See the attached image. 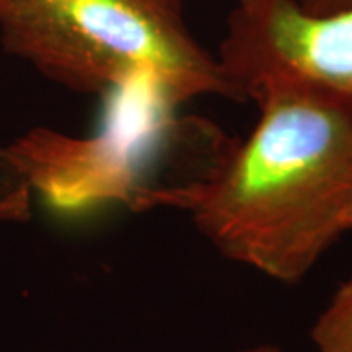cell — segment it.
Returning <instances> with one entry per match:
<instances>
[{
	"label": "cell",
	"instance_id": "1",
	"mask_svg": "<svg viewBox=\"0 0 352 352\" xmlns=\"http://www.w3.org/2000/svg\"><path fill=\"white\" fill-rule=\"evenodd\" d=\"M258 122L208 178L166 190L226 258L296 284L352 231V96L292 75L249 90Z\"/></svg>",
	"mask_w": 352,
	"mask_h": 352
},
{
	"label": "cell",
	"instance_id": "2",
	"mask_svg": "<svg viewBox=\"0 0 352 352\" xmlns=\"http://www.w3.org/2000/svg\"><path fill=\"white\" fill-rule=\"evenodd\" d=\"M0 43L82 94L147 85L168 108L239 98L217 55L192 34L182 0H10L0 10Z\"/></svg>",
	"mask_w": 352,
	"mask_h": 352
},
{
	"label": "cell",
	"instance_id": "3",
	"mask_svg": "<svg viewBox=\"0 0 352 352\" xmlns=\"http://www.w3.org/2000/svg\"><path fill=\"white\" fill-rule=\"evenodd\" d=\"M215 55L239 100L276 75L309 78L352 96V8L314 16L294 0L233 4Z\"/></svg>",
	"mask_w": 352,
	"mask_h": 352
},
{
	"label": "cell",
	"instance_id": "4",
	"mask_svg": "<svg viewBox=\"0 0 352 352\" xmlns=\"http://www.w3.org/2000/svg\"><path fill=\"white\" fill-rule=\"evenodd\" d=\"M311 337L317 352H352V278L337 289Z\"/></svg>",
	"mask_w": 352,
	"mask_h": 352
},
{
	"label": "cell",
	"instance_id": "5",
	"mask_svg": "<svg viewBox=\"0 0 352 352\" xmlns=\"http://www.w3.org/2000/svg\"><path fill=\"white\" fill-rule=\"evenodd\" d=\"M303 12L314 16H327V14L342 12L352 8V0H294Z\"/></svg>",
	"mask_w": 352,
	"mask_h": 352
},
{
	"label": "cell",
	"instance_id": "6",
	"mask_svg": "<svg viewBox=\"0 0 352 352\" xmlns=\"http://www.w3.org/2000/svg\"><path fill=\"white\" fill-rule=\"evenodd\" d=\"M245 352H282L276 346H256V349H251V351H245Z\"/></svg>",
	"mask_w": 352,
	"mask_h": 352
},
{
	"label": "cell",
	"instance_id": "7",
	"mask_svg": "<svg viewBox=\"0 0 352 352\" xmlns=\"http://www.w3.org/2000/svg\"><path fill=\"white\" fill-rule=\"evenodd\" d=\"M249 2H254V0H233V4H249Z\"/></svg>",
	"mask_w": 352,
	"mask_h": 352
},
{
	"label": "cell",
	"instance_id": "8",
	"mask_svg": "<svg viewBox=\"0 0 352 352\" xmlns=\"http://www.w3.org/2000/svg\"><path fill=\"white\" fill-rule=\"evenodd\" d=\"M8 2H10V0H0V10H2V8H4V6L8 4Z\"/></svg>",
	"mask_w": 352,
	"mask_h": 352
}]
</instances>
